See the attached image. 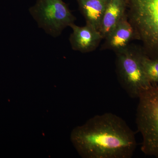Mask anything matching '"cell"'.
<instances>
[{
	"label": "cell",
	"instance_id": "6da1fadb",
	"mask_svg": "<svg viewBox=\"0 0 158 158\" xmlns=\"http://www.w3.org/2000/svg\"><path fill=\"white\" fill-rule=\"evenodd\" d=\"M70 140L84 158H131L137 145L134 132L121 117L110 113L74 128Z\"/></svg>",
	"mask_w": 158,
	"mask_h": 158
},
{
	"label": "cell",
	"instance_id": "7a4b0ae2",
	"mask_svg": "<svg viewBox=\"0 0 158 158\" xmlns=\"http://www.w3.org/2000/svg\"><path fill=\"white\" fill-rule=\"evenodd\" d=\"M127 15L143 53L158 60V0H128Z\"/></svg>",
	"mask_w": 158,
	"mask_h": 158
},
{
	"label": "cell",
	"instance_id": "3957f363",
	"mask_svg": "<svg viewBox=\"0 0 158 158\" xmlns=\"http://www.w3.org/2000/svg\"><path fill=\"white\" fill-rule=\"evenodd\" d=\"M138 99L136 123L142 136L141 150L158 158V84H152Z\"/></svg>",
	"mask_w": 158,
	"mask_h": 158
},
{
	"label": "cell",
	"instance_id": "277c9868",
	"mask_svg": "<svg viewBox=\"0 0 158 158\" xmlns=\"http://www.w3.org/2000/svg\"><path fill=\"white\" fill-rule=\"evenodd\" d=\"M141 48L129 45L116 53V71L121 87L130 98H138L152 83L144 72L140 59Z\"/></svg>",
	"mask_w": 158,
	"mask_h": 158
},
{
	"label": "cell",
	"instance_id": "5b68a950",
	"mask_svg": "<svg viewBox=\"0 0 158 158\" xmlns=\"http://www.w3.org/2000/svg\"><path fill=\"white\" fill-rule=\"evenodd\" d=\"M40 28L52 37H59L76 19L62 0H37L29 9Z\"/></svg>",
	"mask_w": 158,
	"mask_h": 158
},
{
	"label": "cell",
	"instance_id": "8992f818",
	"mask_svg": "<svg viewBox=\"0 0 158 158\" xmlns=\"http://www.w3.org/2000/svg\"><path fill=\"white\" fill-rule=\"evenodd\" d=\"M70 27L72 33L69 40L73 50L84 53L90 52L97 48L103 39L98 30L88 24L79 27L74 23Z\"/></svg>",
	"mask_w": 158,
	"mask_h": 158
},
{
	"label": "cell",
	"instance_id": "52a82bcc",
	"mask_svg": "<svg viewBox=\"0 0 158 158\" xmlns=\"http://www.w3.org/2000/svg\"><path fill=\"white\" fill-rule=\"evenodd\" d=\"M104 39L103 49L116 53L127 48L130 42L135 39V30L129 21L127 13Z\"/></svg>",
	"mask_w": 158,
	"mask_h": 158
},
{
	"label": "cell",
	"instance_id": "ba28073f",
	"mask_svg": "<svg viewBox=\"0 0 158 158\" xmlns=\"http://www.w3.org/2000/svg\"><path fill=\"white\" fill-rule=\"evenodd\" d=\"M128 0H110L98 31L104 39L127 13Z\"/></svg>",
	"mask_w": 158,
	"mask_h": 158
},
{
	"label": "cell",
	"instance_id": "9c48e42d",
	"mask_svg": "<svg viewBox=\"0 0 158 158\" xmlns=\"http://www.w3.org/2000/svg\"><path fill=\"white\" fill-rule=\"evenodd\" d=\"M110 0H76L86 24L99 30L102 19Z\"/></svg>",
	"mask_w": 158,
	"mask_h": 158
},
{
	"label": "cell",
	"instance_id": "30bf717a",
	"mask_svg": "<svg viewBox=\"0 0 158 158\" xmlns=\"http://www.w3.org/2000/svg\"><path fill=\"white\" fill-rule=\"evenodd\" d=\"M140 59L146 76L152 84H158V60L150 59L141 49Z\"/></svg>",
	"mask_w": 158,
	"mask_h": 158
}]
</instances>
